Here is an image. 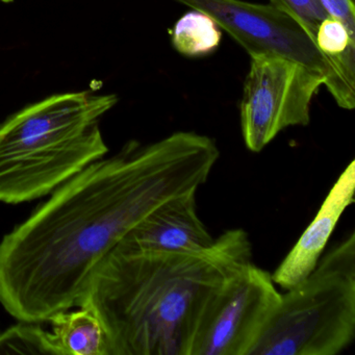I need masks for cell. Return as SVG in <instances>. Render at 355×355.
Wrapping results in <instances>:
<instances>
[{
    "instance_id": "6da1fadb",
    "label": "cell",
    "mask_w": 355,
    "mask_h": 355,
    "mask_svg": "<svg viewBox=\"0 0 355 355\" xmlns=\"http://www.w3.org/2000/svg\"><path fill=\"white\" fill-rule=\"evenodd\" d=\"M220 150L215 140L178 132L126 143L57 192L0 243V303L20 322L42 323L78 306L98 263L147 216L197 194Z\"/></svg>"
},
{
    "instance_id": "7a4b0ae2",
    "label": "cell",
    "mask_w": 355,
    "mask_h": 355,
    "mask_svg": "<svg viewBox=\"0 0 355 355\" xmlns=\"http://www.w3.org/2000/svg\"><path fill=\"white\" fill-rule=\"evenodd\" d=\"M251 259L243 230H227L198 252L115 247L95 268L78 306L101 318L111 355H191L205 309Z\"/></svg>"
},
{
    "instance_id": "3957f363",
    "label": "cell",
    "mask_w": 355,
    "mask_h": 355,
    "mask_svg": "<svg viewBox=\"0 0 355 355\" xmlns=\"http://www.w3.org/2000/svg\"><path fill=\"white\" fill-rule=\"evenodd\" d=\"M115 94L64 93L33 103L0 125V202L45 196L107 155L99 120Z\"/></svg>"
},
{
    "instance_id": "277c9868",
    "label": "cell",
    "mask_w": 355,
    "mask_h": 355,
    "mask_svg": "<svg viewBox=\"0 0 355 355\" xmlns=\"http://www.w3.org/2000/svg\"><path fill=\"white\" fill-rule=\"evenodd\" d=\"M355 336V232L280 294L249 355H336Z\"/></svg>"
},
{
    "instance_id": "5b68a950",
    "label": "cell",
    "mask_w": 355,
    "mask_h": 355,
    "mask_svg": "<svg viewBox=\"0 0 355 355\" xmlns=\"http://www.w3.org/2000/svg\"><path fill=\"white\" fill-rule=\"evenodd\" d=\"M325 78L323 72L279 55L250 57L240 105L247 148L259 153L286 128L309 125L311 101Z\"/></svg>"
},
{
    "instance_id": "8992f818",
    "label": "cell",
    "mask_w": 355,
    "mask_h": 355,
    "mask_svg": "<svg viewBox=\"0 0 355 355\" xmlns=\"http://www.w3.org/2000/svg\"><path fill=\"white\" fill-rule=\"evenodd\" d=\"M279 298L271 274L247 263L205 309L191 355H249Z\"/></svg>"
},
{
    "instance_id": "52a82bcc",
    "label": "cell",
    "mask_w": 355,
    "mask_h": 355,
    "mask_svg": "<svg viewBox=\"0 0 355 355\" xmlns=\"http://www.w3.org/2000/svg\"><path fill=\"white\" fill-rule=\"evenodd\" d=\"M207 14L249 57L275 55L311 69L329 73V60L315 46L304 28L271 5L243 0H173Z\"/></svg>"
},
{
    "instance_id": "ba28073f",
    "label": "cell",
    "mask_w": 355,
    "mask_h": 355,
    "mask_svg": "<svg viewBox=\"0 0 355 355\" xmlns=\"http://www.w3.org/2000/svg\"><path fill=\"white\" fill-rule=\"evenodd\" d=\"M215 242L197 211L196 194L178 197L147 216L116 247L136 251L198 252Z\"/></svg>"
},
{
    "instance_id": "9c48e42d",
    "label": "cell",
    "mask_w": 355,
    "mask_h": 355,
    "mask_svg": "<svg viewBox=\"0 0 355 355\" xmlns=\"http://www.w3.org/2000/svg\"><path fill=\"white\" fill-rule=\"evenodd\" d=\"M355 162L352 161L330 189L319 211L272 275L284 290L304 279L317 266L345 209L354 201Z\"/></svg>"
},
{
    "instance_id": "30bf717a",
    "label": "cell",
    "mask_w": 355,
    "mask_h": 355,
    "mask_svg": "<svg viewBox=\"0 0 355 355\" xmlns=\"http://www.w3.org/2000/svg\"><path fill=\"white\" fill-rule=\"evenodd\" d=\"M53 315L51 338L57 355H111L107 330L94 309L80 305Z\"/></svg>"
},
{
    "instance_id": "8fae6325",
    "label": "cell",
    "mask_w": 355,
    "mask_h": 355,
    "mask_svg": "<svg viewBox=\"0 0 355 355\" xmlns=\"http://www.w3.org/2000/svg\"><path fill=\"white\" fill-rule=\"evenodd\" d=\"M221 39V30L216 22L194 10L180 17L171 33L174 49L188 58L209 55L218 49Z\"/></svg>"
},
{
    "instance_id": "7c38bea8",
    "label": "cell",
    "mask_w": 355,
    "mask_h": 355,
    "mask_svg": "<svg viewBox=\"0 0 355 355\" xmlns=\"http://www.w3.org/2000/svg\"><path fill=\"white\" fill-rule=\"evenodd\" d=\"M57 355L51 343V332L40 323L21 322L5 331H0V354Z\"/></svg>"
},
{
    "instance_id": "4fadbf2b",
    "label": "cell",
    "mask_w": 355,
    "mask_h": 355,
    "mask_svg": "<svg viewBox=\"0 0 355 355\" xmlns=\"http://www.w3.org/2000/svg\"><path fill=\"white\" fill-rule=\"evenodd\" d=\"M315 46L332 60L355 63V36L336 18L329 17L321 22L315 36Z\"/></svg>"
},
{
    "instance_id": "5bb4252c",
    "label": "cell",
    "mask_w": 355,
    "mask_h": 355,
    "mask_svg": "<svg viewBox=\"0 0 355 355\" xmlns=\"http://www.w3.org/2000/svg\"><path fill=\"white\" fill-rule=\"evenodd\" d=\"M270 5L296 20L313 41L321 22L329 17L320 0H270Z\"/></svg>"
},
{
    "instance_id": "9a60e30c",
    "label": "cell",
    "mask_w": 355,
    "mask_h": 355,
    "mask_svg": "<svg viewBox=\"0 0 355 355\" xmlns=\"http://www.w3.org/2000/svg\"><path fill=\"white\" fill-rule=\"evenodd\" d=\"M331 17L340 20L355 36V3L352 0H320Z\"/></svg>"
},
{
    "instance_id": "2e32d148",
    "label": "cell",
    "mask_w": 355,
    "mask_h": 355,
    "mask_svg": "<svg viewBox=\"0 0 355 355\" xmlns=\"http://www.w3.org/2000/svg\"><path fill=\"white\" fill-rule=\"evenodd\" d=\"M0 1H1V3H12V1H13V0H0Z\"/></svg>"
},
{
    "instance_id": "e0dca14e",
    "label": "cell",
    "mask_w": 355,
    "mask_h": 355,
    "mask_svg": "<svg viewBox=\"0 0 355 355\" xmlns=\"http://www.w3.org/2000/svg\"><path fill=\"white\" fill-rule=\"evenodd\" d=\"M352 1H354V3H355V0H352Z\"/></svg>"
}]
</instances>
